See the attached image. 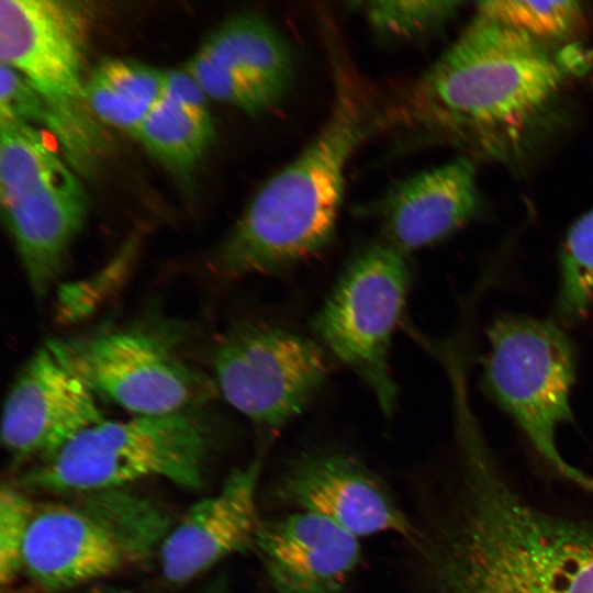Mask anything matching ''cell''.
<instances>
[{
  "instance_id": "obj_1",
  "label": "cell",
  "mask_w": 593,
  "mask_h": 593,
  "mask_svg": "<svg viewBox=\"0 0 593 593\" xmlns=\"http://www.w3.org/2000/svg\"><path fill=\"white\" fill-rule=\"evenodd\" d=\"M458 467L407 541L432 593H593V524L528 502L455 400Z\"/></svg>"
},
{
  "instance_id": "obj_2",
  "label": "cell",
  "mask_w": 593,
  "mask_h": 593,
  "mask_svg": "<svg viewBox=\"0 0 593 593\" xmlns=\"http://www.w3.org/2000/svg\"><path fill=\"white\" fill-rule=\"evenodd\" d=\"M579 53L477 13L419 80L418 119L460 155L523 171L567 123Z\"/></svg>"
},
{
  "instance_id": "obj_3",
  "label": "cell",
  "mask_w": 593,
  "mask_h": 593,
  "mask_svg": "<svg viewBox=\"0 0 593 593\" xmlns=\"http://www.w3.org/2000/svg\"><path fill=\"white\" fill-rule=\"evenodd\" d=\"M381 122L365 89L336 66L328 118L255 194L215 250L213 272L226 279L273 273L321 251L336 227L347 164Z\"/></svg>"
},
{
  "instance_id": "obj_4",
  "label": "cell",
  "mask_w": 593,
  "mask_h": 593,
  "mask_svg": "<svg viewBox=\"0 0 593 593\" xmlns=\"http://www.w3.org/2000/svg\"><path fill=\"white\" fill-rule=\"evenodd\" d=\"M91 15L80 2L1 0L0 59L37 92L63 156L78 172L96 169L105 150L86 98Z\"/></svg>"
},
{
  "instance_id": "obj_5",
  "label": "cell",
  "mask_w": 593,
  "mask_h": 593,
  "mask_svg": "<svg viewBox=\"0 0 593 593\" xmlns=\"http://www.w3.org/2000/svg\"><path fill=\"white\" fill-rule=\"evenodd\" d=\"M212 446L208 421L193 411L102 421L43 461L29 482L53 492H98L161 477L186 488L202 483Z\"/></svg>"
},
{
  "instance_id": "obj_6",
  "label": "cell",
  "mask_w": 593,
  "mask_h": 593,
  "mask_svg": "<svg viewBox=\"0 0 593 593\" xmlns=\"http://www.w3.org/2000/svg\"><path fill=\"white\" fill-rule=\"evenodd\" d=\"M75 169L40 128L0 119V203L29 283L44 296L64 270L87 216Z\"/></svg>"
},
{
  "instance_id": "obj_7",
  "label": "cell",
  "mask_w": 593,
  "mask_h": 593,
  "mask_svg": "<svg viewBox=\"0 0 593 593\" xmlns=\"http://www.w3.org/2000/svg\"><path fill=\"white\" fill-rule=\"evenodd\" d=\"M486 334V393L555 472L593 494V478L567 462L556 444L558 428L572 421L577 356L570 337L552 321L517 315L496 318Z\"/></svg>"
},
{
  "instance_id": "obj_8",
  "label": "cell",
  "mask_w": 593,
  "mask_h": 593,
  "mask_svg": "<svg viewBox=\"0 0 593 593\" xmlns=\"http://www.w3.org/2000/svg\"><path fill=\"white\" fill-rule=\"evenodd\" d=\"M112 490L82 504L51 503L35 510L23 569L44 590L63 591L107 577L131 562L161 534L159 514Z\"/></svg>"
},
{
  "instance_id": "obj_9",
  "label": "cell",
  "mask_w": 593,
  "mask_h": 593,
  "mask_svg": "<svg viewBox=\"0 0 593 593\" xmlns=\"http://www.w3.org/2000/svg\"><path fill=\"white\" fill-rule=\"evenodd\" d=\"M410 282L406 254L384 242L367 246L344 268L312 323L316 342L366 383L385 416L398 398L389 355Z\"/></svg>"
},
{
  "instance_id": "obj_10",
  "label": "cell",
  "mask_w": 593,
  "mask_h": 593,
  "mask_svg": "<svg viewBox=\"0 0 593 593\" xmlns=\"http://www.w3.org/2000/svg\"><path fill=\"white\" fill-rule=\"evenodd\" d=\"M212 365L227 403L272 433L306 407L328 371L316 340L259 322L238 323L222 334Z\"/></svg>"
},
{
  "instance_id": "obj_11",
  "label": "cell",
  "mask_w": 593,
  "mask_h": 593,
  "mask_svg": "<svg viewBox=\"0 0 593 593\" xmlns=\"http://www.w3.org/2000/svg\"><path fill=\"white\" fill-rule=\"evenodd\" d=\"M47 344L97 395L135 416L190 410L205 395L200 377L146 332L114 331Z\"/></svg>"
},
{
  "instance_id": "obj_12",
  "label": "cell",
  "mask_w": 593,
  "mask_h": 593,
  "mask_svg": "<svg viewBox=\"0 0 593 593\" xmlns=\"http://www.w3.org/2000/svg\"><path fill=\"white\" fill-rule=\"evenodd\" d=\"M272 504L320 516L358 537L396 534L406 541L414 522L383 479L339 448H310L292 456L269 485Z\"/></svg>"
},
{
  "instance_id": "obj_13",
  "label": "cell",
  "mask_w": 593,
  "mask_h": 593,
  "mask_svg": "<svg viewBox=\"0 0 593 593\" xmlns=\"http://www.w3.org/2000/svg\"><path fill=\"white\" fill-rule=\"evenodd\" d=\"M102 421L97 394L46 343L11 384L2 411L1 439L18 459L46 461Z\"/></svg>"
},
{
  "instance_id": "obj_14",
  "label": "cell",
  "mask_w": 593,
  "mask_h": 593,
  "mask_svg": "<svg viewBox=\"0 0 593 593\" xmlns=\"http://www.w3.org/2000/svg\"><path fill=\"white\" fill-rule=\"evenodd\" d=\"M186 69L208 98L253 114L278 104L293 79L288 44L254 14L230 18L213 30Z\"/></svg>"
},
{
  "instance_id": "obj_15",
  "label": "cell",
  "mask_w": 593,
  "mask_h": 593,
  "mask_svg": "<svg viewBox=\"0 0 593 593\" xmlns=\"http://www.w3.org/2000/svg\"><path fill=\"white\" fill-rule=\"evenodd\" d=\"M254 551L267 593H347L362 555L358 537L305 512L262 519Z\"/></svg>"
},
{
  "instance_id": "obj_16",
  "label": "cell",
  "mask_w": 593,
  "mask_h": 593,
  "mask_svg": "<svg viewBox=\"0 0 593 593\" xmlns=\"http://www.w3.org/2000/svg\"><path fill=\"white\" fill-rule=\"evenodd\" d=\"M260 471V458L253 459L187 511L161 544L166 580L186 582L230 555L254 549L262 521L257 508Z\"/></svg>"
},
{
  "instance_id": "obj_17",
  "label": "cell",
  "mask_w": 593,
  "mask_h": 593,
  "mask_svg": "<svg viewBox=\"0 0 593 593\" xmlns=\"http://www.w3.org/2000/svg\"><path fill=\"white\" fill-rule=\"evenodd\" d=\"M481 209L475 161L459 155L393 186L376 213L384 243L407 255L452 234Z\"/></svg>"
},
{
  "instance_id": "obj_18",
  "label": "cell",
  "mask_w": 593,
  "mask_h": 593,
  "mask_svg": "<svg viewBox=\"0 0 593 593\" xmlns=\"http://www.w3.org/2000/svg\"><path fill=\"white\" fill-rule=\"evenodd\" d=\"M208 99L186 68L166 70L161 96L132 136L171 170L189 174L214 137Z\"/></svg>"
},
{
  "instance_id": "obj_19",
  "label": "cell",
  "mask_w": 593,
  "mask_h": 593,
  "mask_svg": "<svg viewBox=\"0 0 593 593\" xmlns=\"http://www.w3.org/2000/svg\"><path fill=\"white\" fill-rule=\"evenodd\" d=\"M166 71L131 58H107L89 72L86 98L93 116L131 135L163 93Z\"/></svg>"
},
{
  "instance_id": "obj_20",
  "label": "cell",
  "mask_w": 593,
  "mask_h": 593,
  "mask_svg": "<svg viewBox=\"0 0 593 593\" xmlns=\"http://www.w3.org/2000/svg\"><path fill=\"white\" fill-rule=\"evenodd\" d=\"M477 13L551 44L572 36L584 20L583 3L573 0L482 1Z\"/></svg>"
},
{
  "instance_id": "obj_21",
  "label": "cell",
  "mask_w": 593,
  "mask_h": 593,
  "mask_svg": "<svg viewBox=\"0 0 593 593\" xmlns=\"http://www.w3.org/2000/svg\"><path fill=\"white\" fill-rule=\"evenodd\" d=\"M559 265L557 313L564 322H578L593 303V206L568 231Z\"/></svg>"
},
{
  "instance_id": "obj_22",
  "label": "cell",
  "mask_w": 593,
  "mask_h": 593,
  "mask_svg": "<svg viewBox=\"0 0 593 593\" xmlns=\"http://www.w3.org/2000/svg\"><path fill=\"white\" fill-rule=\"evenodd\" d=\"M384 35L414 37L444 26L463 4L458 1H371L355 3Z\"/></svg>"
},
{
  "instance_id": "obj_23",
  "label": "cell",
  "mask_w": 593,
  "mask_h": 593,
  "mask_svg": "<svg viewBox=\"0 0 593 593\" xmlns=\"http://www.w3.org/2000/svg\"><path fill=\"white\" fill-rule=\"evenodd\" d=\"M36 507L12 486L0 492V582L10 585L23 569V547Z\"/></svg>"
},
{
  "instance_id": "obj_24",
  "label": "cell",
  "mask_w": 593,
  "mask_h": 593,
  "mask_svg": "<svg viewBox=\"0 0 593 593\" xmlns=\"http://www.w3.org/2000/svg\"><path fill=\"white\" fill-rule=\"evenodd\" d=\"M101 593H123V592H101Z\"/></svg>"
}]
</instances>
